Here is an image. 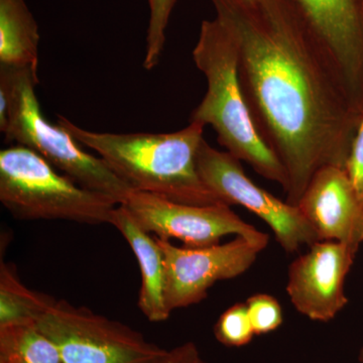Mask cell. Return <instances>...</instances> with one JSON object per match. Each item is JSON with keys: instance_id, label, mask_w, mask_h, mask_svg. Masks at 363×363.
Masks as SVG:
<instances>
[{"instance_id": "obj_1", "label": "cell", "mask_w": 363, "mask_h": 363, "mask_svg": "<svg viewBox=\"0 0 363 363\" xmlns=\"http://www.w3.org/2000/svg\"><path fill=\"white\" fill-rule=\"evenodd\" d=\"M233 33L241 90L259 135L285 167L297 205L318 169L345 168L362 114L337 65L290 0H212Z\"/></svg>"}, {"instance_id": "obj_2", "label": "cell", "mask_w": 363, "mask_h": 363, "mask_svg": "<svg viewBox=\"0 0 363 363\" xmlns=\"http://www.w3.org/2000/svg\"><path fill=\"white\" fill-rule=\"evenodd\" d=\"M57 123L81 145L96 152L133 190L185 204L222 203L198 172V150L204 140L201 123H190L169 133H97L60 114Z\"/></svg>"}, {"instance_id": "obj_3", "label": "cell", "mask_w": 363, "mask_h": 363, "mask_svg": "<svg viewBox=\"0 0 363 363\" xmlns=\"http://www.w3.org/2000/svg\"><path fill=\"white\" fill-rule=\"evenodd\" d=\"M193 59L206 78L207 91L190 123L212 126L228 154L285 190V167L259 135L241 90L235 40L217 16L203 21Z\"/></svg>"}, {"instance_id": "obj_4", "label": "cell", "mask_w": 363, "mask_h": 363, "mask_svg": "<svg viewBox=\"0 0 363 363\" xmlns=\"http://www.w3.org/2000/svg\"><path fill=\"white\" fill-rule=\"evenodd\" d=\"M37 68L0 65V131L6 143L23 145L82 187L123 204L133 189L105 164L85 152L63 128L43 114L35 86Z\"/></svg>"}, {"instance_id": "obj_5", "label": "cell", "mask_w": 363, "mask_h": 363, "mask_svg": "<svg viewBox=\"0 0 363 363\" xmlns=\"http://www.w3.org/2000/svg\"><path fill=\"white\" fill-rule=\"evenodd\" d=\"M0 202L21 220L111 224V198L82 187L35 150L13 145L0 150Z\"/></svg>"}, {"instance_id": "obj_6", "label": "cell", "mask_w": 363, "mask_h": 363, "mask_svg": "<svg viewBox=\"0 0 363 363\" xmlns=\"http://www.w3.org/2000/svg\"><path fill=\"white\" fill-rule=\"evenodd\" d=\"M37 326L63 363H152L167 351L130 327L65 300H54Z\"/></svg>"}, {"instance_id": "obj_7", "label": "cell", "mask_w": 363, "mask_h": 363, "mask_svg": "<svg viewBox=\"0 0 363 363\" xmlns=\"http://www.w3.org/2000/svg\"><path fill=\"white\" fill-rule=\"evenodd\" d=\"M197 168L205 185L222 203L240 205L266 222L286 252L294 253L320 241L296 205L281 201L253 183L240 161L214 149L205 140L198 150Z\"/></svg>"}, {"instance_id": "obj_8", "label": "cell", "mask_w": 363, "mask_h": 363, "mask_svg": "<svg viewBox=\"0 0 363 363\" xmlns=\"http://www.w3.org/2000/svg\"><path fill=\"white\" fill-rule=\"evenodd\" d=\"M124 207L145 233L189 247L216 245L228 235L243 236L267 247L269 236L240 218L227 204L191 205L150 193H130Z\"/></svg>"}, {"instance_id": "obj_9", "label": "cell", "mask_w": 363, "mask_h": 363, "mask_svg": "<svg viewBox=\"0 0 363 363\" xmlns=\"http://www.w3.org/2000/svg\"><path fill=\"white\" fill-rule=\"evenodd\" d=\"M156 240L164 255V296L171 312L202 302L217 281L245 274L266 248L243 236L203 247H179Z\"/></svg>"}, {"instance_id": "obj_10", "label": "cell", "mask_w": 363, "mask_h": 363, "mask_svg": "<svg viewBox=\"0 0 363 363\" xmlns=\"http://www.w3.org/2000/svg\"><path fill=\"white\" fill-rule=\"evenodd\" d=\"M358 250L347 243L320 240L289 267L286 294L296 310L329 322L348 304L345 281Z\"/></svg>"}, {"instance_id": "obj_11", "label": "cell", "mask_w": 363, "mask_h": 363, "mask_svg": "<svg viewBox=\"0 0 363 363\" xmlns=\"http://www.w3.org/2000/svg\"><path fill=\"white\" fill-rule=\"evenodd\" d=\"M337 65L363 113V0H290Z\"/></svg>"}, {"instance_id": "obj_12", "label": "cell", "mask_w": 363, "mask_h": 363, "mask_svg": "<svg viewBox=\"0 0 363 363\" xmlns=\"http://www.w3.org/2000/svg\"><path fill=\"white\" fill-rule=\"evenodd\" d=\"M320 240L347 243L359 250L363 242V209L345 168L318 169L296 205Z\"/></svg>"}, {"instance_id": "obj_13", "label": "cell", "mask_w": 363, "mask_h": 363, "mask_svg": "<svg viewBox=\"0 0 363 363\" xmlns=\"http://www.w3.org/2000/svg\"><path fill=\"white\" fill-rule=\"evenodd\" d=\"M111 225L116 227L135 253L142 286L138 296V308L152 323H161L169 319L171 311L166 303V274L164 255L152 234L145 233L123 205H118L113 213Z\"/></svg>"}, {"instance_id": "obj_14", "label": "cell", "mask_w": 363, "mask_h": 363, "mask_svg": "<svg viewBox=\"0 0 363 363\" xmlns=\"http://www.w3.org/2000/svg\"><path fill=\"white\" fill-rule=\"evenodd\" d=\"M39 26L25 0H0V65L37 68Z\"/></svg>"}, {"instance_id": "obj_15", "label": "cell", "mask_w": 363, "mask_h": 363, "mask_svg": "<svg viewBox=\"0 0 363 363\" xmlns=\"http://www.w3.org/2000/svg\"><path fill=\"white\" fill-rule=\"evenodd\" d=\"M55 298L30 290L21 283L16 269L1 262L0 267V327L37 324Z\"/></svg>"}, {"instance_id": "obj_16", "label": "cell", "mask_w": 363, "mask_h": 363, "mask_svg": "<svg viewBox=\"0 0 363 363\" xmlns=\"http://www.w3.org/2000/svg\"><path fill=\"white\" fill-rule=\"evenodd\" d=\"M0 363H63L59 350L37 324L0 327Z\"/></svg>"}, {"instance_id": "obj_17", "label": "cell", "mask_w": 363, "mask_h": 363, "mask_svg": "<svg viewBox=\"0 0 363 363\" xmlns=\"http://www.w3.org/2000/svg\"><path fill=\"white\" fill-rule=\"evenodd\" d=\"M177 0H147L150 9L143 68L152 70L159 65L166 44V32L169 16Z\"/></svg>"}, {"instance_id": "obj_18", "label": "cell", "mask_w": 363, "mask_h": 363, "mask_svg": "<svg viewBox=\"0 0 363 363\" xmlns=\"http://www.w3.org/2000/svg\"><path fill=\"white\" fill-rule=\"evenodd\" d=\"M255 335L245 303H236L220 315L214 325V336L227 347H242Z\"/></svg>"}, {"instance_id": "obj_19", "label": "cell", "mask_w": 363, "mask_h": 363, "mask_svg": "<svg viewBox=\"0 0 363 363\" xmlns=\"http://www.w3.org/2000/svg\"><path fill=\"white\" fill-rule=\"evenodd\" d=\"M245 305L255 335L271 333L283 324V309L274 296L255 294L247 298Z\"/></svg>"}, {"instance_id": "obj_20", "label": "cell", "mask_w": 363, "mask_h": 363, "mask_svg": "<svg viewBox=\"0 0 363 363\" xmlns=\"http://www.w3.org/2000/svg\"><path fill=\"white\" fill-rule=\"evenodd\" d=\"M345 169L357 190L363 209V113L351 145Z\"/></svg>"}, {"instance_id": "obj_21", "label": "cell", "mask_w": 363, "mask_h": 363, "mask_svg": "<svg viewBox=\"0 0 363 363\" xmlns=\"http://www.w3.org/2000/svg\"><path fill=\"white\" fill-rule=\"evenodd\" d=\"M199 350L193 342H186L172 350L152 363H202Z\"/></svg>"}, {"instance_id": "obj_22", "label": "cell", "mask_w": 363, "mask_h": 363, "mask_svg": "<svg viewBox=\"0 0 363 363\" xmlns=\"http://www.w3.org/2000/svg\"><path fill=\"white\" fill-rule=\"evenodd\" d=\"M358 359H359L360 362L363 363V347L362 348V350H360L359 357H358Z\"/></svg>"}, {"instance_id": "obj_23", "label": "cell", "mask_w": 363, "mask_h": 363, "mask_svg": "<svg viewBox=\"0 0 363 363\" xmlns=\"http://www.w3.org/2000/svg\"><path fill=\"white\" fill-rule=\"evenodd\" d=\"M247 1L252 2V1H257V0H247Z\"/></svg>"}, {"instance_id": "obj_24", "label": "cell", "mask_w": 363, "mask_h": 363, "mask_svg": "<svg viewBox=\"0 0 363 363\" xmlns=\"http://www.w3.org/2000/svg\"><path fill=\"white\" fill-rule=\"evenodd\" d=\"M202 363H207V362H205L204 360H203Z\"/></svg>"}]
</instances>
